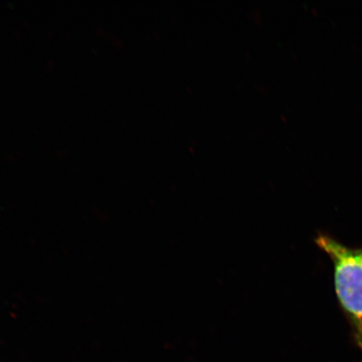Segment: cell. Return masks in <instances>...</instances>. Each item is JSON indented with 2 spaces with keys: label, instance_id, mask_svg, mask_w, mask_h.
Returning <instances> with one entry per match:
<instances>
[{
  "label": "cell",
  "instance_id": "obj_1",
  "mask_svg": "<svg viewBox=\"0 0 362 362\" xmlns=\"http://www.w3.org/2000/svg\"><path fill=\"white\" fill-rule=\"evenodd\" d=\"M315 243L332 262L337 300L362 351V247H347L324 234Z\"/></svg>",
  "mask_w": 362,
  "mask_h": 362
}]
</instances>
